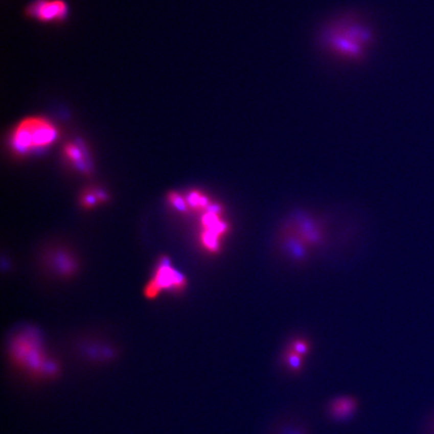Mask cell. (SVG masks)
Instances as JSON below:
<instances>
[{
    "label": "cell",
    "instance_id": "obj_9",
    "mask_svg": "<svg viewBox=\"0 0 434 434\" xmlns=\"http://www.w3.org/2000/svg\"><path fill=\"white\" fill-rule=\"evenodd\" d=\"M107 195L102 190L89 189L82 195V205L85 208H92L99 202H105Z\"/></svg>",
    "mask_w": 434,
    "mask_h": 434
},
{
    "label": "cell",
    "instance_id": "obj_1",
    "mask_svg": "<svg viewBox=\"0 0 434 434\" xmlns=\"http://www.w3.org/2000/svg\"><path fill=\"white\" fill-rule=\"evenodd\" d=\"M58 137V129L52 122L40 117H31L22 120L13 130L10 145L15 153L27 154L55 143Z\"/></svg>",
    "mask_w": 434,
    "mask_h": 434
},
{
    "label": "cell",
    "instance_id": "obj_3",
    "mask_svg": "<svg viewBox=\"0 0 434 434\" xmlns=\"http://www.w3.org/2000/svg\"><path fill=\"white\" fill-rule=\"evenodd\" d=\"M185 277L173 269L168 261L160 262L155 277L145 288V295L148 299H155L163 289L181 290L185 287Z\"/></svg>",
    "mask_w": 434,
    "mask_h": 434
},
{
    "label": "cell",
    "instance_id": "obj_4",
    "mask_svg": "<svg viewBox=\"0 0 434 434\" xmlns=\"http://www.w3.org/2000/svg\"><path fill=\"white\" fill-rule=\"evenodd\" d=\"M366 33L361 27H349L346 29H336L333 30L332 43L335 50L347 56H356L361 53L363 40L366 38Z\"/></svg>",
    "mask_w": 434,
    "mask_h": 434
},
{
    "label": "cell",
    "instance_id": "obj_11",
    "mask_svg": "<svg viewBox=\"0 0 434 434\" xmlns=\"http://www.w3.org/2000/svg\"><path fill=\"white\" fill-rule=\"evenodd\" d=\"M186 202L188 203L193 209H200L204 208L207 205V198L202 195L200 192L197 191H191L186 196Z\"/></svg>",
    "mask_w": 434,
    "mask_h": 434
},
{
    "label": "cell",
    "instance_id": "obj_7",
    "mask_svg": "<svg viewBox=\"0 0 434 434\" xmlns=\"http://www.w3.org/2000/svg\"><path fill=\"white\" fill-rule=\"evenodd\" d=\"M266 434H311V428L304 417L287 413L272 423Z\"/></svg>",
    "mask_w": 434,
    "mask_h": 434
},
{
    "label": "cell",
    "instance_id": "obj_14",
    "mask_svg": "<svg viewBox=\"0 0 434 434\" xmlns=\"http://www.w3.org/2000/svg\"><path fill=\"white\" fill-rule=\"evenodd\" d=\"M425 434H434V412L426 420Z\"/></svg>",
    "mask_w": 434,
    "mask_h": 434
},
{
    "label": "cell",
    "instance_id": "obj_5",
    "mask_svg": "<svg viewBox=\"0 0 434 434\" xmlns=\"http://www.w3.org/2000/svg\"><path fill=\"white\" fill-rule=\"evenodd\" d=\"M359 408V400L353 395H339L325 406L326 416L335 422H345L353 418Z\"/></svg>",
    "mask_w": 434,
    "mask_h": 434
},
{
    "label": "cell",
    "instance_id": "obj_10",
    "mask_svg": "<svg viewBox=\"0 0 434 434\" xmlns=\"http://www.w3.org/2000/svg\"><path fill=\"white\" fill-rule=\"evenodd\" d=\"M284 361L291 373H299L302 370V367H303L302 356L294 353L293 351L290 350L286 354Z\"/></svg>",
    "mask_w": 434,
    "mask_h": 434
},
{
    "label": "cell",
    "instance_id": "obj_2",
    "mask_svg": "<svg viewBox=\"0 0 434 434\" xmlns=\"http://www.w3.org/2000/svg\"><path fill=\"white\" fill-rule=\"evenodd\" d=\"M28 337H18L12 345V357L15 364L34 379H49L58 374L57 364L47 359L39 346Z\"/></svg>",
    "mask_w": 434,
    "mask_h": 434
},
{
    "label": "cell",
    "instance_id": "obj_6",
    "mask_svg": "<svg viewBox=\"0 0 434 434\" xmlns=\"http://www.w3.org/2000/svg\"><path fill=\"white\" fill-rule=\"evenodd\" d=\"M67 6L62 0H37L29 7L30 16L43 22L58 21L66 15Z\"/></svg>",
    "mask_w": 434,
    "mask_h": 434
},
{
    "label": "cell",
    "instance_id": "obj_8",
    "mask_svg": "<svg viewBox=\"0 0 434 434\" xmlns=\"http://www.w3.org/2000/svg\"><path fill=\"white\" fill-rule=\"evenodd\" d=\"M64 156L65 158L74 163L79 169L87 170L85 162V153L84 150L77 144H67L64 147Z\"/></svg>",
    "mask_w": 434,
    "mask_h": 434
},
{
    "label": "cell",
    "instance_id": "obj_13",
    "mask_svg": "<svg viewBox=\"0 0 434 434\" xmlns=\"http://www.w3.org/2000/svg\"><path fill=\"white\" fill-rule=\"evenodd\" d=\"M291 351H293L294 353L299 354L300 356H304V355L308 354V352H309V347H308V345H307L306 343H304V342H295V343L292 345V350H291Z\"/></svg>",
    "mask_w": 434,
    "mask_h": 434
},
{
    "label": "cell",
    "instance_id": "obj_12",
    "mask_svg": "<svg viewBox=\"0 0 434 434\" xmlns=\"http://www.w3.org/2000/svg\"><path fill=\"white\" fill-rule=\"evenodd\" d=\"M168 200L174 206L175 209H177L180 212H187L188 210V205L186 202L185 197H182L181 195H179L176 192H170L168 194Z\"/></svg>",
    "mask_w": 434,
    "mask_h": 434
}]
</instances>
